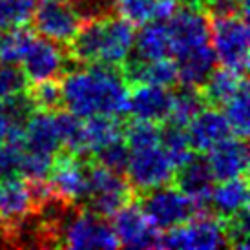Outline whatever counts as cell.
<instances>
[{
  "mask_svg": "<svg viewBox=\"0 0 250 250\" xmlns=\"http://www.w3.org/2000/svg\"><path fill=\"white\" fill-rule=\"evenodd\" d=\"M205 106L207 104L201 97V91L197 88L183 86L177 93H172V108H170V115H168L167 123H174V125L187 128L192 117Z\"/></svg>",
  "mask_w": 250,
  "mask_h": 250,
  "instance_id": "28",
  "label": "cell"
},
{
  "mask_svg": "<svg viewBox=\"0 0 250 250\" xmlns=\"http://www.w3.org/2000/svg\"><path fill=\"white\" fill-rule=\"evenodd\" d=\"M35 41V33L31 29L19 26L0 31V64H17L26 55L31 42Z\"/></svg>",
  "mask_w": 250,
  "mask_h": 250,
  "instance_id": "26",
  "label": "cell"
},
{
  "mask_svg": "<svg viewBox=\"0 0 250 250\" xmlns=\"http://www.w3.org/2000/svg\"><path fill=\"white\" fill-rule=\"evenodd\" d=\"M55 119H57V126H59V133H61V143H62L64 152L73 153V155H81V157H88L83 119L70 113L68 110L55 111Z\"/></svg>",
  "mask_w": 250,
  "mask_h": 250,
  "instance_id": "25",
  "label": "cell"
},
{
  "mask_svg": "<svg viewBox=\"0 0 250 250\" xmlns=\"http://www.w3.org/2000/svg\"><path fill=\"white\" fill-rule=\"evenodd\" d=\"M113 232L119 247L128 249H161V230L141 210L139 203L130 201L113 214Z\"/></svg>",
  "mask_w": 250,
  "mask_h": 250,
  "instance_id": "13",
  "label": "cell"
},
{
  "mask_svg": "<svg viewBox=\"0 0 250 250\" xmlns=\"http://www.w3.org/2000/svg\"><path fill=\"white\" fill-rule=\"evenodd\" d=\"M210 205L215 215L221 219H229L239 214L243 208H249V181L247 175H237L232 179L221 181L212 188Z\"/></svg>",
  "mask_w": 250,
  "mask_h": 250,
  "instance_id": "21",
  "label": "cell"
},
{
  "mask_svg": "<svg viewBox=\"0 0 250 250\" xmlns=\"http://www.w3.org/2000/svg\"><path fill=\"white\" fill-rule=\"evenodd\" d=\"M225 117L229 121L230 132L239 139L249 135V83L241 86L234 97L225 104Z\"/></svg>",
  "mask_w": 250,
  "mask_h": 250,
  "instance_id": "30",
  "label": "cell"
},
{
  "mask_svg": "<svg viewBox=\"0 0 250 250\" xmlns=\"http://www.w3.org/2000/svg\"><path fill=\"white\" fill-rule=\"evenodd\" d=\"M177 4H188V6H199V0H175Z\"/></svg>",
  "mask_w": 250,
  "mask_h": 250,
  "instance_id": "36",
  "label": "cell"
},
{
  "mask_svg": "<svg viewBox=\"0 0 250 250\" xmlns=\"http://www.w3.org/2000/svg\"><path fill=\"white\" fill-rule=\"evenodd\" d=\"M22 73L26 75L28 83L46 81V79H61L68 73L70 66H75L71 61L68 48L61 46L59 42L49 39H37L31 42L26 55L22 57Z\"/></svg>",
  "mask_w": 250,
  "mask_h": 250,
  "instance_id": "10",
  "label": "cell"
},
{
  "mask_svg": "<svg viewBox=\"0 0 250 250\" xmlns=\"http://www.w3.org/2000/svg\"><path fill=\"white\" fill-rule=\"evenodd\" d=\"M128 155H130L128 145H126L125 137H121V139L111 141L106 146L99 148L91 157L99 165L110 168V170L117 172V174H125L126 165H128Z\"/></svg>",
  "mask_w": 250,
  "mask_h": 250,
  "instance_id": "33",
  "label": "cell"
},
{
  "mask_svg": "<svg viewBox=\"0 0 250 250\" xmlns=\"http://www.w3.org/2000/svg\"><path fill=\"white\" fill-rule=\"evenodd\" d=\"M139 207L159 230H168L172 227L183 225L203 212H212V210L203 208L199 203L194 201L183 190L168 187V185L141 192Z\"/></svg>",
  "mask_w": 250,
  "mask_h": 250,
  "instance_id": "4",
  "label": "cell"
},
{
  "mask_svg": "<svg viewBox=\"0 0 250 250\" xmlns=\"http://www.w3.org/2000/svg\"><path fill=\"white\" fill-rule=\"evenodd\" d=\"M86 153L93 155L108 143L125 137V121L119 115H93L84 119Z\"/></svg>",
  "mask_w": 250,
  "mask_h": 250,
  "instance_id": "24",
  "label": "cell"
},
{
  "mask_svg": "<svg viewBox=\"0 0 250 250\" xmlns=\"http://www.w3.org/2000/svg\"><path fill=\"white\" fill-rule=\"evenodd\" d=\"M55 155H48V153L31 152L24 148V155H22L21 163V175L24 179H48L51 167H53Z\"/></svg>",
  "mask_w": 250,
  "mask_h": 250,
  "instance_id": "34",
  "label": "cell"
},
{
  "mask_svg": "<svg viewBox=\"0 0 250 250\" xmlns=\"http://www.w3.org/2000/svg\"><path fill=\"white\" fill-rule=\"evenodd\" d=\"M177 6L175 0H115L113 13L132 26H143L152 21H168Z\"/></svg>",
  "mask_w": 250,
  "mask_h": 250,
  "instance_id": "22",
  "label": "cell"
},
{
  "mask_svg": "<svg viewBox=\"0 0 250 250\" xmlns=\"http://www.w3.org/2000/svg\"><path fill=\"white\" fill-rule=\"evenodd\" d=\"M132 51H135L133 59H137V61L172 59L174 57V48H172L167 22L152 21L143 24L141 31L133 39Z\"/></svg>",
  "mask_w": 250,
  "mask_h": 250,
  "instance_id": "19",
  "label": "cell"
},
{
  "mask_svg": "<svg viewBox=\"0 0 250 250\" xmlns=\"http://www.w3.org/2000/svg\"><path fill=\"white\" fill-rule=\"evenodd\" d=\"M221 247H229L225 219L214 212L194 215L187 223L168 229L161 237V249L214 250Z\"/></svg>",
  "mask_w": 250,
  "mask_h": 250,
  "instance_id": "6",
  "label": "cell"
},
{
  "mask_svg": "<svg viewBox=\"0 0 250 250\" xmlns=\"http://www.w3.org/2000/svg\"><path fill=\"white\" fill-rule=\"evenodd\" d=\"M33 24L37 33L59 44H70L79 33L84 19L71 0H37Z\"/></svg>",
  "mask_w": 250,
  "mask_h": 250,
  "instance_id": "9",
  "label": "cell"
},
{
  "mask_svg": "<svg viewBox=\"0 0 250 250\" xmlns=\"http://www.w3.org/2000/svg\"><path fill=\"white\" fill-rule=\"evenodd\" d=\"M59 247L62 249H117L119 241L111 223L81 205L71 207L59 223Z\"/></svg>",
  "mask_w": 250,
  "mask_h": 250,
  "instance_id": "3",
  "label": "cell"
},
{
  "mask_svg": "<svg viewBox=\"0 0 250 250\" xmlns=\"http://www.w3.org/2000/svg\"><path fill=\"white\" fill-rule=\"evenodd\" d=\"M62 101L64 108L81 119L93 115H119L128 113V93L121 68L90 64L83 70L64 73Z\"/></svg>",
  "mask_w": 250,
  "mask_h": 250,
  "instance_id": "1",
  "label": "cell"
},
{
  "mask_svg": "<svg viewBox=\"0 0 250 250\" xmlns=\"http://www.w3.org/2000/svg\"><path fill=\"white\" fill-rule=\"evenodd\" d=\"M230 133L232 132L225 113L214 106L201 108L187 125L188 143L195 153H207L217 143L230 137Z\"/></svg>",
  "mask_w": 250,
  "mask_h": 250,
  "instance_id": "15",
  "label": "cell"
},
{
  "mask_svg": "<svg viewBox=\"0 0 250 250\" xmlns=\"http://www.w3.org/2000/svg\"><path fill=\"white\" fill-rule=\"evenodd\" d=\"M165 22L170 33L174 57L183 55L203 44H208L210 17L199 6L179 4L172 17Z\"/></svg>",
  "mask_w": 250,
  "mask_h": 250,
  "instance_id": "11",
  "label": "cell"
},
{
  "mask_svg": "<svg viewBox=\"0 0 250 250\" xmlns=\"http://www.w3.org/2000/svg\"><path fill=\"white\" fill-rule=\"evenodd\" d=\"M243 84H247V75L236 73L229 68H219V70L214 68V71L208 75L199 91H201L205 104L221 108L241 90Z\"/></svg>",
  "mask_w": 250,
  "mask_h": 250,
  "instance_id": "23",
  "label": "cell"
},
{
  "mask_svg": "<svg viewBox=\"0 0 250 250\" xmlns=\"http://www.w3.org/2000/svg\"><path fill=\"white\" fill-rule=\"evenodd\" d=\"M161 146L172 159L175 170L194 155V150L188 143L187 128L174 123H167L165 128H161Z\"/></svg>",
  "mask_w": 250,
  "mask_h": 250,
  "instance_id": "29",
  "label": "cell"
},
{
  "mask_svg": "<svg viewBox=\"0 0 250 250\" xmlns=\"http://www.w3.org/2000/svg\"><path fill=\"white\" fill-rule=\"evenodd\" d=\"M177 188L197 201L203 208L210 210V194L214 188V175L210 172L207 159L201 153H194L190 159L175 170L174 175Z\"/></svg>",
  "mask_w": 250,
  "mask_h": 250,
  "instance_id": "18",
  "label": "cell"
},
{
  "mask_svg": "<svg viewBox=\"0 0 250 250\" xmlns=\"http://www.w3.org/2000/svg\"><path fill=\"white\" fill-rule=\"evenodd\" d=\"M88 163L86 157L59 152L48 181L53 192L68 205H81L88 195Z\"/></svg>",
  "mask_w": 250,
  "mask_h": 250,
  "instance_id": "12",
  "label": "cell"
},
{
  "mask_svg": "<svg viewBox=\"0 0 250 250\" xmlns=\"http://www.w3.org/2000/svg\"><path fill=\"white\" fill-rule=\"evenodd\" d=\"M135 31L130 22L119 15L110 13L104 17L84 21L79 33L70 44L68 53L75 66H111L121 68L132 55Z\"/></svg>",
  "mask_w": 250,
  "mask_h": 250,
  "instance_id": "2",
  "label": "cell"
},
{
  "mask_svg": "<svg viewBox=\"0 0 250 250\" xmlns=\"http://www.w3.org/2000/svg\"><path fill=\"white\" fill-rule=\"evenodd\" d=\"M37 0H0V31L26 26L35 13Z\"/></svg>",
  "mask_w": 250,
  "mask_h": 250,
  "instance_id": "31",
  "label": "cell"
},
{
  "mask_svg": "<svg viewBox=\"0 0 250 250\" xmlns=\"http://www.w3.org/2000/svg\"><path fill=\"white\" fill-rule=\"evenodd\" d=\"M214 53L223 68L247 75L249 70V24L241 15L210 19Z\"/></svg>",
  "mask_w": 250,
  "mask_h": 250,
  "instance_id": "5",
  "label": "cell"
},
{
  "mask_svg": "<svg viewBox=\"0 0 250 250\" xmlns=\"http://www.w3.org/2000/svg\"><path fill=\"white\" fill-rule=\"evenodd\" d=\"M13 126H22V125H15L13 121H11L6 104H4V99H0V141L6 139V135L9 133V130Z\"/></svg>",
  "mask_w": 250,
  "mask_h": 250,
  "instance_id": "35",
  "label": "cell"
},
{
  "mask_svg": "<svg viewBox=\"0 0 250 250\" xmlns=\"http://www.w3.org/2000/svg\"><path fill=\"white\" fill-rule=\"evenodd\" d=\"M135 192L123 174L99 165L95 161L88 163V208L99 215L110 217L123 208L126 203L133 201Z\"/></svg>",
  "mask_w": 250,
  "mask_h": 250,
  "instance_id": "7",
  "label": "cell"
},
{
  "mask_svg": "<svg viewBox=\"0 0 250 250\" xmlns=\"http://www.w3.org/2000/svg\"><path fill=\"white\" fill-rule=\"evenodd\" d=\"M125 141L126 145H128V150L159 145L161 128L157 123L133 119L132 123H128V125L125 123Z\"/></svg>",
  "mask_w": 250,
  "mask_h": 250,
  "instance_id": "32",
  "label": "cell"
},
{
  "mask_svg": "<svg viewBox=\"0 0 250 250\" xmlns=\"http://www.w3.org/2000/svg\"><path fill=\"white\" fill-rule=\"evenodd\" d=\"M210 172L214 179L225 181L237 175H247L249 170V148L245 139L239 137H227L208 150Z\"/></svg>",
  "mask_w": 250,
  "mask_h": 250,
  "instance_id": "16",
  "label": "cell"
},
{
  "mask_svg": "<svg viewBox=\"0 0 250 250\" xmlns=\"http://www.w3.org/2000/svg\"><path fill=\"white\" fill-rule=\"evenodd\" d=\"M0 99H2V93H0Z\"/></svg>",
  "mask_w": 250,
  "mask_h": 250,
  "instance_id": "37",
  "label": "cell"
},
{
  "mask_svg": "<svg viewBox=\"0 0 250 250\" xmlns=\"http://www.w3.org/2000/svg\"><path fill=\"white\" fill-rule=\"evenodd\" d=\"M26 95H28L33 110L59 111L64 108L61 79L37 81V83H33V86L26 88Z\"/></svg>",
  "mask_w": 250,
  "mask_h": 250,
  "instance_id": "27",
  "label": "cell"
},
{
  "mask_svg": "<svg viewBox=\"0 0 250 250\" xmlns=\"http://www.w3.org/2000/svg\"><path fill=\"white\" fill-rule=\"evenodd\" d=\"M128 93V113L139 121L165 123L172 108V91L163 86L145 83H133Z\"/></svg>",
  "mask_w": 250,
  "mask_h": 250,
  "instance_id": "14",
  "label": "cell"
},
{
  "mask_svg": "<svg viewBox=\"0 0 250 250\" xmlns=\"http://www.w3.org/2000/svg\"><path fill=\"white\" fill-rule=\"evenodd\" d=\"M215 53L208 44H203L177 57V84L187 88H201L215 68Z\"/></svg>",
  "mask_w": 250,
  "mask_h": 250,
  "instance_id": "20",
  "label": "cell"
},
{
  "mask_svg": "<svg viewBox=\"0 0 250 250\" xmlns=\"http://www.w3.org/2000/svg\"><path fill=\"white\" fill-rule=\"evenodd\" d=\"M24 148L48 155L62 152L55 111L33 110L29 113L24 123Z\"/></svg>",
  "mask_w": 250,
  "mask_h": 250,
  "instance_id": "17",
  "label": "cell"
},
{
  "mask_svg": "<svg viewBox=\"0 0 250 250\" xmlns=\"http://www.w3.org/2000/svg\"><path fill=\"white\" fill-rule=\"evenodd\" d=\"M125 174L133 192L141 194L163 185H170L174 181L175 167L159 143L130 150Z\"/></svg>",
  "mask_w": 250,
  "mask_h": 250,
  "instance_id": "8",
  "label": "cell"
}]
</instances>
